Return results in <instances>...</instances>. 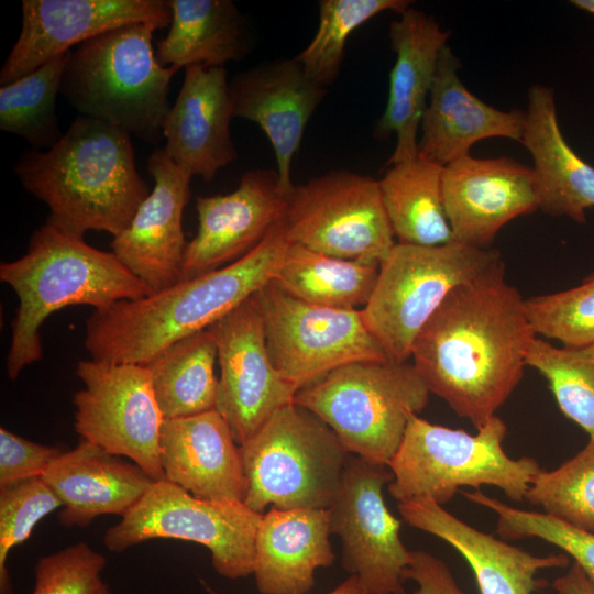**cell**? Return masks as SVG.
I'll return each mask as SVG.
<instances>
[{
    "label": "cell",
    "mask_w": 594,
    "mask_h": 594,
    "mask_svg": "<svg viewBox=\"0 0 594 594\" xmlns=\"http://www.w3.org/2000/svg\"><path fill=\"white\" fill-rule=\"evenodd\" d=\"M536 337L502 261L451 290L418 333L410 359L430 394L479 429L519 384Z\"/></svg>",
    "instance_id": "1"
},
{
    "label": "cell",
    "mask_w": 594,
    "mask_h": 594,
    "mask_svg": "<svg viewBox=\"0 0 594 594\" xmlns=\"http://www.w3.org/2000/svg\"><path fill=\"white\" fill-rule=\"evenodd\" d=\"M288 245L282 219L258 245L223 267L95 310L86 322L87 351L97 361L147 364L256 294L273 279Z\"/></svg>",
    "instance_id": "2"
},
{
    "label": "cell",
    "mask_w": 594,
    "mask_h": 594,
    "mask_svg": "<svg viewBox=\"0 0 594 594\" xmlns=\"http://www.w3.org/2000/svg\"><path fill=\"white\" fill-rule=\"evenodd\" d=\"M13 172L50 208L54 224L79 237L89 230L119 235L151 191L136 169L131 134L85 116L53 147L21 153Z\"/></svg>",
    "instance_id": "3"
},
{
    "label": "cell",
    "mask_w": 594,
    "mask_h": 594,
    "mask_svg": "<svg viewBox=\"0 0 594 594\" xmlns=\"http://www.w3.org/2000/svg\"><path fill=\"white\" fill-rule=\"evenodd\" d=\"M0 280L19 298L6 361L12 381L42 359L40 329L53 312L77 305L100 310L153 294L113 252L89 245L84 237L62 230L48 218L32 233L24 255L1 263Z\"/></svg>",
    "instance_id": "4"
},
{
    "label": "cell",
    "mask_w": 594,
    "mask_h": 594,
    "mask_svg": "<svg viewBox=\"0 0 594 594\" xmlns=\"http://www.w3.org/2000/svg\"><path fill=\"white\" fill-rule=\"evenodd\" d=\"M153 22L119 26L70 51L61 94L80 116L95 118L158 144L170 109V80L180 69L160 64Z\"/></svg>",
    "instance_id": "5"
},
{
    "label": "cell",
    "mask_w": 594,
    "mask_h": 594,
    "mask_svg": "<svg viewBox=\"0 0 594 594\" xmlns=\"http://www.w3.org/2000/svg\"><path fill=\"white\" fill-rule=\"evenodd\" d=\"M506 433V424L496 415L475 435L411 416L388 463L394 476L387 485L391 496L398 503L425 497L444 505L461 487L488 485L514 502L525 501L542 469L532 458L507 455Z\"/></svg>",
    "instance_id": "6"
},
{
    "label": "cell",
    "mask_w": 594,
    "mask_h": 594,
    "mask_svg": "<svg viewBox=\"0 0 594 594\" xmlns=\"http://www.w3.org/2000/svg\"><path fill=\"white\" fill-rule=\"evenodd\" d=\"M429 395L408 361H360L301 388L294 403L319 417L349 454L388 465Z\"/></svg>",
    "instance_id": "7"
},
{
    "label": "cell",
    "mask_w": 594,
    "mask_h": 594,
    "mask_svg": "<svg viewBox=\"0 0 594 594\" xmlns=\"http://www.w3.org/2000/svg\"><path fill=\"white\" fill-rule=\"evenodd\" d=\"M246 494L243 504L266 509H329L339 492L349 453L314 413L283 406L240 446Z\"/></svg>",
    "instance_id": "8"
},
{
    "label": "cell",
    "mask_w": 594,
    "mask_h": 594,
    "mask_svg": "<svg viewBox=\"0 0 594 594\" xmlns=\"http://www.w3.org/2000/svg\"><path fill=\"white\" fill-rule=\"evenodd\" d=\"M502 261L496 249L454 240L436 246L396 242L380 263L374 290L361 309L387 360L407 362L418 333L451 290Z\"/></svg>",
    "instance_id": "9"
},
{
    "label": "cell",
    "mask_w": 594,
    "mask_h": 594,
    "mask_svg": "<svg viewBox=\"0 0 594 594\" xmlns=\"http://www.w3.org/2000/svg\"><path fill=\"white\" fill-rule=\"evenodd\" d=\"M262 515L243 503L195 497L167 480L155 481L136 506L103 537L121 553L151 539H179L206 547L213 569L229 580L253 574L255 536Z\"/></svg>",
    "instance_id": "10"
},
{
    "label": "cell",
    "mask_w": 594,
    "mask_h": 594,
    "mask_svg": "<svg viewBox=\"0 0 594 594\" xmlns=\"http://www.w3.org/2000/svg\"><path fill=\"white\" fill-rule=\"evenodd\" d=\"M283 226L289 243L362 263L380 264L396 244L378 180L348 169L294 185Z\"/></svg>",
    "instance_id": "11"
},
{
    "label": "cell",
    "mask_w": 594,
    "mask_h": 594,
    "mask_svg": "<svg viewBox=\"0 0 594 594\" xmlns=\"http://www.w3.org/2000/svg\"><path fill=\"white\" fill-rule=\"evenodd\" d=\"M254 299L263 318L270 360L298 392L345 364L387 360L361 309L305 302L273 279L254 294Z\"/></svg>",
    "instance_id": "12"
},
{
    "label": "cell",
    "mask_w": 594,
    "mask_h": 594,
    "mask_svg": "<svg viewBox=\"0 0 594 594\" xmlns=\"http://www.w3.org/2000/svg\"><path fill=\"white\" fill-rule=\"evenodd\" d=\"M74 394L75 430L108 452L129 458L153 481L165 480L160 437L164 417L150 369L143 364L82 360Z\"/></svg>",
    "instance_id": "13"
},
{
    "label": "cell",
    "mask_w": 594,
    "mask_h": 594,
    "mask_svg": "<svg viewBox=\"0 0 594 594\" xmlns=\"http://www.w3.org/2000/svg\"><path fill=\"white\" fill-rule=\"evenodd\" d=\"M394 476L388 465L349 457L330 506V530L342 543V565L366 594H406L411 551L399 535L400 521L386 506L383 488Z\"/></svg>",
    "instance_id": "14"
},
{
    "label": "cell",
    "mask_w": 594,
    "mask_h": 594,
    "mask_svg": "<svg viewBox=\"0 0 594 594\" xmlns=\"http://www.w3.org/2000/svg\"><path fill=\"white\" fill-rule=\"evenodd\" d=\"M217 343L220 376L215 409L241 446L298 391L274 369L254 295L208 328Z\"/></svg>",
    "instance_id": "15"
},
{
    "label": "cell",
    "mask_w": 594,
    "mask_h": 594,
    "mask_svg": "<svg viewBox=\"0 0 594 594\" xmlns=\"http://www.w3.org/2000/svg\"><path fill=\"white\" fill-rule=\"evenodd\" d=\"M170 25L168 0H22L20 34L0 70V86L112 29Z\"/></svg>",
    "instance_id": "16"
},
{
    "label": "cell",
    "mask_w": 594,
    "mask_h": 594,
    "mask_svg": "<svg viewBox=\"0 0 594 594\" xmlns=\"http://www.w3.org/2000/svg\"><path fill=\"white\" fill-rule=\"evenodd\" d=\"M287 193L274 169L245 172L230 194L197 196L198 230L187 243L182 280L220 268L248 254L278 223Z\"/></svg>",
    "instance_id": "17"
},
{
    "label": "cell",
    "mask_w": 594,
    "mask_h": 594,
    "mask_svg": "<svg viewBox=\"0 0 594 594\" xmlns=\"http://www.w3.org/2000/svg\"><path fill=\"white\" fill-rule=\"evenodd\" d=\"M444 209L453 240L491 249L513 219L539 209L531 167L509 157L466 155L441 173Z\"/></svg>",
    "instance_id": "18"
},
{
    "label": "cell",
    "mask_w": 594,
    "mask_h": 594,
    "mask_svg": "<svg viewBox=\"0 0 594 594\" xmlns=\"http://www.w3.org/2000/svg\"><path fill=\"white\" fill-rule=\"evenodd\" d=\"M154 187L128 228L111 242L116 256L153 293L182 280L187 248L183 212L190 198L191 175L156 147L147 160Z\"/></svg>",
    "instance_id": "19"
},
{
    "label": "cell",
    "mask_w": 594,
    "mask_h": 594,
    "mask_svg": "<svg viewBox=\"0 0 594 594\" xmlns=\"http://www.w3.org/2000/svg\"><path fill=\"white\" fill-rule=\"evenodd\" d=\"M233 116L255 122L271 142L284 190L293 188L290 169L307 124L328 89L295 58L260 63L229 82Z\"/></svg>",
    "instance_id": "20"
},
{
    "label": "cell",
    "mask_w": 594,
    "mask_h": 594,
    "mask_svg": "<svg viewBox=\"0 0 594 594\" xmlns=\"http://www.w3.org/2000/svg\"><path fill=\"white\" fill-rule=\"evenodd\" d=\"M184 81L163 122L167 155L191 176L211 182L238 158L230 133L233 107L226 67L186 66Z\"/></svg>",
    "instance_id": "21"
},
{
    "label": "cell",
    "mask_w": 594,
    "mask_h": 594,
    "mask_svg": "<svg viewBox=\"0 0 594 594\" xmlns=\"http://www.w3.org/2000/svg\"><path fill=\"white\" fill-rule=\"evenodd\" d=\"M450 34L432 15L411 7L391 23L389 40L396 57L387 102L376 127L377 135L396 136L388 166L418 155L420 122Z\"/></svg>",
    "instance_id": "22"
},
{
    "label": "cell",
    "mask_w": 594,
    "mask_h": 594,
    "mask_svg": "<svg viewBox=\"0 0 594 594\" xmlns=\"http://www.w3.org/2000/svg\"><path fill=\"white\" fill-rule=\"evenodd\" d=\"M460 62L442 48L420 122L418 155L441 167L470 155L476 142L491 138L521 141L525 111L501 110L473 95L459 77Z\"/></svg>",
    "instance_id": "23"
},
{
    "label": "cell",
    "mask_w": 594,
    "mask_h": 594,
    "mask_svg": "<svg viewBox=\"0 0 594 594\" xmlns=\"http://www.w3.org/2000/svg\"><path fill=\"white\" fill-rule=\"evenodd\" d=\"M397 508L410 527L443 540L463 557L480 594H532L547 585L537 578L541 570L570 563L564 553L535 556L481 531L430 498L402 502Z\"/></svg>",
    "instance_id": "24"
},
{
    "label": "cell",
    "mask_w": 594,
    "mask_h": 594,
    "mask_svg": "<svg viewBox=\"0 0 594 594\" xmlns=\"http://www.w3.org/2000/svg\"><path fill=\"white\" fill-rule=\"evenodd\" d=\"M160 455L165 480L195 497L244 502L246 480L240 446L216 409L164 419Z\"/></svg>",
    "instance_id": "25"
},
{
    "label": "cell",
    "mask_w": 594,
    "mask_h": 594,
    "mask_svg": "<svg viewBox=\"0 0 594 594\" xmlns=\"http://www.w3.org/2000/svg\"><path fill=\"white\" fill-rule=\"evenodd\" d=\"M61 499L63 526L87 527L100 515L124 517L142 499L153 481L138 464L80 439L42 475Z\"/></svg>",
    "instance_id": "26"
},
{
    "label": "cell",
    "mask_w": 594,
    "mask_h": 594,
    "mask_svg": "<svg viewBox=\"0 0 594 594\" xmlns=\"http://www.w3.org/2000/svg\"><path fill=\"white\" fill-rule=\"evenodd\" d=\"M520 142L532 157L539 209L586 223V210L594 207V167L564 139L550 87L535 84L529 88Z\"/></svg>",
    "instance_id": "27"
},
{
    "label": "cell",
    "mask_w": 594,
    "mask_h": 594,
    "mask_svg": "<svg viewBox=\"0 0 594 594\" xmlns=\"http://www.w3.org/2000/svg\"><path fill=\"white\" fill-rule=\"evenodd\" d=\"M328 509L270 508L262 515L253 575L261 594H307L316 571L333 564Z\"/></svg>",
    "instance_id": "28"
},
{
    "label": "cell",
    "mask_w": 594,
    "mask_h": 594,
    "mask_svg": "<svg viewBox=\"0 0 594 594\" xmlns=\"http://www.w3.org/2000/svg\"><path fill=\"white\" fill-rule=\"evenodd\" d=\"M172 22L157 42L156 57L165 67H224L252 51L248 22L231 0H168Z\"/></svg>",
    "instance_id": "29"
},
{
    "label": "cell",
    "mask_w": 594,
    "mask_h": 594,
    "mask_svg": "<svg viewBox=\"0 0 594 594\" xmlns=\"http://www.w3.org/2000/svg\"><path fill=\"white\" fill-rule=\"evenodd\" d=\"M442 168L417 155L389 165L378 180L397 242L436 246L453 240L443 204Z\"/></svg>",
    "instance_id": "30"
},
{
    "label": "cell",
    "mask_w": 594,
    "mask_h": 594,
    "mask_svg": "<svg viewBox=\"0 0 594 594\" xmlns=\"http://www.w3.org/2000/svg\"><path fill=\"white\" fill-rule=\"evenodd\" d=\"M380 264L344 260L289 243L273 280L311 305L362 309L374 290Z\"/></svg>",
    "instance_id": "31"
},
{
    "label": "cell",
    "mask_w": 594,
    "mask_h": 594,
    "mask_svg": "<svg viewBox=\"0 0 594 594\" xmlns=\"http://www.w3.org/2000/svg\"><path fill=\"white\" fill-rule=\"evenodd\" d=\"M216 339L209 329L173 343L145 364L164 419L213 410L217 399Z\"/></svg>",
    "instance_id": "32"
},
{
    "label": "cell",
    "mask_w": 594,
    "mask_h": 594,
    "mask_svg": "<svg viewBox=\"0 0 594 594\" xmlns=\"http://www.w3.org/2000/svg\"><path fill=\"white\" fill-rule=\"evenodd\" d=\"M70 51L0 87V129L24 139L32 148L48 150L63 136L56 113L63 73Z\"/></svg>",
    "instance_id": "33"
},
{
    "label": "cell",
    "mask_w": 594,
    "mask_h": 594,
    "mask_svg": "<svg viewBox=\"0 0 594 594\" xmlns=\"http://www.w3.org/2000/svg\"><path fill=\"white\" fill-rule=\"evenodd\" d=\"M526 366L546 378L561 413L594 438V343L556 346L537 336Z\"/></svg>",
    "instance_id": "34"
},
{
    "label": "cell",
    "mask_w": 594,
    "mask_h": 594,
    "mask_svg": "<svg viewBox=\"0 0 594 594\" xmlns=\"http://www.w3.org/2000/svg\"><path fill=\"white\" fill-rule=\"evenodd\" d=\"M410 7L409 0H321L317 32L295 58L316 82L328 89L340 74L352 32L385 11L399 15Z\"/></svg>",
    "instance_id": "35"
},
{
    "label": "cell",
    "mask_w": 594,
    "mask_h": 594,
    "mask_svg": "<svg viewBox=\"0 0 594 594\" xmlns=\"http://www.w3.org/2000/svg\"><path fill=\"white\" fill-rule=\"evenodd\" d=\"M525 501L546 514L594 532V438L554 470H541Z\"/></svg>",
    "instance_id": "36"
},
{
    "label": "cell",
    "mask_w": 594,
    "mask_h": 594,
    "mask_svg": "<svg viewBox=\"0 0 594 594\" xmlns=\"http://www.w3.org/2000/svg\"><path fill=\"white\" fill-rule=\"evenodd\" d=\"M460 493L471 503L494 512L496 534L505 540L539 538L563 551L594 585V532L578 528L543 512L524 510L480 490Z\"/></svg>",
    "instance_id": "37"
},
{
    "label": "cell",
    "mask_w": 594,
    "mask_h": 594,
    "mask_svg": "<svg viewBox=\"0 0 594 594\" xmlns=\"http://www.w3.org/2000/svg\"><path fill=\"white\" fill-rule=\"evenodd\" d=\"M537 336L562 345L594 343V271L571 288L525 298Z\"/></svg>",
    "instance_id": "38"
},
{
    "label": "cell",
    "mask_w": 594,
    "mask_h": 594,
    "mask_svg": "<svg viewBox=\"0 0 594 594\" xmlns=\"http://www.w3.org/2000/svg\"><path fill=\"white\" fill-rule=\"evenodd\" d=\"M62 506L42 477L0 490V594H13L7 568L10 551L29 539L44 517Z\"/></svg>",
    "instance_id": "39"
},
{
    "label": "cell",
    "mask_w": 594,
    "mask_h": 594,
    "mask_svg": "<svg viewBox=\"0 0 594 594\" xmlns=\"http://www.w3.org/2000/svg\"><path fill=\"white\" fill-rule=\"evenodd\" d=\"M106 558L86 542L38 559L31 594H112L102 578Z\"/></svg>",
    "instance_id": "40"
},
{
    "label": "cell",
    "mask_w": 594,
    "mask_h": 594,
    "mask_svg": "<svg viewBox=\"0 0 594 594\" xmlns=\"http://www.w3.org/2000/svg\"><path fill=\"white\" fill-rule=\"evenodd\" d=\"M62 453L57 447L35 443L0 428V490L24 480L42 477Z\"/></svg>",
    "instance_id": "41"
},
{
    "label": "cell",
    "mask_w": 594,
    "mask_h": 594,
    "mask_svg": "<svg viewBox=\"0 0 594 594\" xmlns=\"http://www.w3.org/2000/svg\"><path fill=\"white\" fill-rule=\"evenodd\" d=\"M407 580H413L417 584L413 594H465L449 566L441 559L424 550L411 551L406 571Z\"/></svg>",
    "instance_id": "42"
},
{
    "label": "cell",
    "mask_w": 594,
    "mask_h": 594,
    "mask_svg": "<svg viewBox=\"0 0 594 594\" xmlns=\"http://www.w3.org/2000/svg\"><path fill=\"white\" fill-rule=\"evenodd\" d=\"M551 585L558 594H594V585L575 563Z\"/></svg>",
    "instance_id": "43"
},
{
    "label": "cell",
    "mask_w": 594,
    "mask_h": 594,
    "mask_svg": "<svg viewBox=\"0 0 594 594\" xmlns=\"http://www.w3.org/2000/svg\"><path fill=\"white\" fill-rule=\"evenodd\" d=\"M209 593L221 594L212 590H209ZM327 594H366V592L364 591L358 578L350 575L346 580H344L341 584H339L336 588H333Z\"/></svg>",
    "instance_id": "44"
},
{
    "label": "cell",
    "mask_w": 594,
    "mask_h": 594,
    "mask_svg": "<svg viewBox=\"0 0 594 594\" xmlns=\"http://www.w3.org/2000/svg\"><path fill=\"white\" fill-rule=\"evenodd\" d=\"M571 3L574 7L594 15V0H572Z\"/></svg>",
    "instance_id": "45"
}]
</instances>
